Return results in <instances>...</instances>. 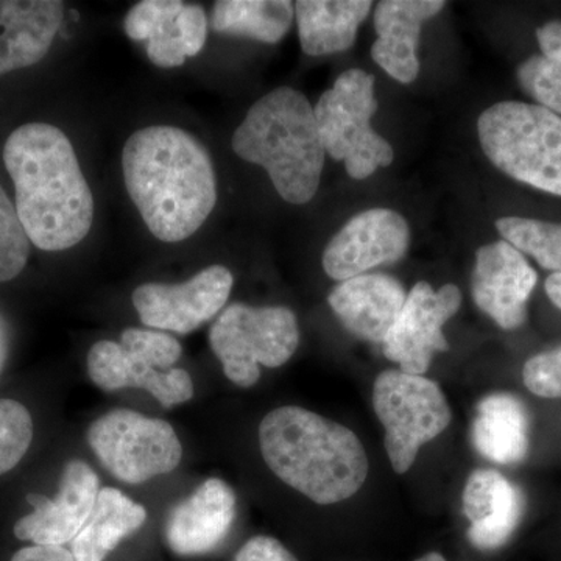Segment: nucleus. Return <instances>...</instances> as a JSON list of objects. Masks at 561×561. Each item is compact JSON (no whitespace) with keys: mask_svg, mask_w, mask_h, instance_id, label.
Here are the masks:
<instances>
[{"mask_svg":"<svg viewBox=\"0 0 561 561\" xmlns=\"http://www.w3.org/2000/svg\"><path fill=\"white\" fill-rule=\"evenodd\" d=\"M99 478L83 460H70L62 470L55 500L28 494L31 515L14 524L18 540L36 546H65L83 529L99 494Z\"/></svg>","mask_w":561,"mask_h":561,"instance_id":"15","label":"nucleus"},{"mask_svg":"<svg viewBox=\"0 0 561 561\" xmlns=\"http://www.w3.org/2000/svg\"><path fill=\"white\" fill-rule=\"evenodd\" d=\"M180 39L183 41L187 57H197L208 38V16L201 5H186L176 18Z\"/></svg>","mask_w":561,"mask_h":561,"instance_id":"31","label":"nucleus"},{"mask_svg":"<svg viewBox=\"0 0 561 561\" xmlns=\"http://www.w3.org/2000/svg\"><path fill=\"white\" fill-rule=\"evenodd\" d=\"M10 561H76L65 546H28L14 553Z\"/></svg>","mask_w":561,"mask_h":561,"instance_id":"33","label":"nucleus"},{"mask_svg":"<svg viewBox=\"0 0 561 561\" xmlns=\"http://www.w3.org/2000/svg\"><path fill=\"white\" fill-rule=\"evenodd\" d=\"M523 379L537 397L561 398V346L530 357L524 364Z\"/></svg>","mask_w":561,"mask_h":561,"instance_id":"30","label":"nucleus"},{"mask_svg":"<svg viewBox=\"0 0 561 561\" xmlns=\"http://www.w3.org/2000/svg\"><path fill=\"white\" fill-rule=\"evenodd\" d=\"M537 39L541 54L522 62L516 77L537 105L561 116V21L546 22Z\"/></svg>","mask_w":561,"mask_h":561,"instance_id":"25","label":"nucleus"},{"mask_svg":"<svg viewBox=\"0 0 561 561\" xmlns=\"http://www.w3.org/2000/svg\"><path fill=\"white\" fill-rule=\"evenodd\" d=\"M483 153L501 172L561 197V116L540 105L501 102L478 121Z\"/></svg>","mask_w":561,"mask_h":561,"instance_id":"5","label":"nucleus"},{"mask_svg":"<svg viewBox=\"0 0 561 561\" xmlns=\"http://www.w3.org/2000/svg\"><path fill=\"white\" fill-rule=\"evenodd\" d=\"M440 0H383L375 10L378 39L371 46L373 60L400 83H412L420 72L416 57L421 27L437 16Z\"/></svg>","mask_w":561,"mask_h":561,"instance_id":"19","label":"nucleus"},{"mask_svg":"<svg viewBox=\"0 0 561 561\" xmlns=\"http://www.w3.org/2000/svg\"><path fill=\"white\" fill-rule=\"evenodd\" d=\"M183 353L180 342L160 331L128 328L121 342L95 343L88 353L91 381L105 391L135 387L149 391L164 408L191 401L194 382L176 368Z\"/></svg>","mask_w":561,"mask_h":561,"instance_id":"6","label":"nucleus"},{"mask_svg":"<svg viewBox=\"0 0 561 561\" xmlns=\"http://www.w3.org/2000/svg\"><path fill=\"white\" fill-rule=\"evenodd\" d=\"M460 305L461 294L454 284L435 291L424 280L416 283L382 343L383 356L409 375L426 373L434 354L449 350L443 324L456 316Z\"/></svg>","mask_w":561,"mask_h":561,"instance_id":"12","label":"nucleus"},{"mask_svg":"<svg viewBox=\"0 0 561 561\" xmlns=\"http://www.w3.org/2000/svg\"><path fill=\"white\" fill-rule=\"evenodd\" d=\"M373 408L386 430L387 454L398 474L411 470L421 446L451 423V409L438 383L401 370L376 378Z\"/></svg>","mask_w":561,"mask_h":561,"instance_id":"9","label":"nucleus"},{"mask_svg":"<svg viewBox=\"0 0 561 561\" xmlns=\"http://www.w3.org/2000/svg\"><path fill=\"white\" fill-rule=\"evenodd\" d=\"M33 440V420L24 404L0 400V476L13 470Z\"/></svg>","mask_w":561,"mask_h":561,"instance_id":"27","label":"nucleus"},{"mask_svg":"<svg viewBox=\"0 0 561 561\" xmlns=\"http://www.w3.org/2000/svg\"><path fill=\"white\" fill-rule=\"evenodd\" d=\"M294 16L295 3L289 0H219L214 3L210 27L220 35L276 44L290 31Z\"/></svg>","mask_w":561,"mask_h":561,"instance_id":"24","label":"nucleus"},{"mask_svg":"<svg viewBox=\"0 0 561 561\" xmlns=\"http://www.w3.org/2000/svg\"><path fill=\"white\" fill-rule=\"evenodd\" d=\"M31 241L25 234L16 206L0 186V283L16 278L31 254Z\"/></svg>","mask_w":561,"mask_h":561,"instance_id":"28","label":"nucleus"},{"mask_svg":"<svg viewBox=\"0 0 561 561\" xmlns=\"http://www.w3.org/2000/svg\"><path fill=\"white\" fill-rule=\"evenodd\" d=\"M546 294H548L549 300L561 309V273H552L548 279H546Z\"/></svg>","mask_w":561,"mask_h":561,"instance_id":"34","label":"nucleus"},{"mask_svg":"<svg viewBox=\"0 0 561 561\" xmlns=\"http://www.w3.org/2000/svg\"><path fill=\"white\" fill-rule=\"evenodd\" d=\"M404 287L383 273L342 280L331 291L330 306L343 327L360 341L383 343L404 306Z\"/></svg>","mask_w":561,"mask_h":561,"instance_id":"18","label":"nucleus"},{"mask_svg":"<svg viewBox=\"0 0 561 561\" xmlns=\"http://www.w3.org/2000/svg\"><path fill=\"white\" fill-rule=\"evenodd\" d=\"M234 561H298L289 549L284 548L283 542L272 537L251 538L236 553Z\"/></svg>","mask_w":561,"mask_h":561,"instance_id":"32","label":"nucleus"},{"mask_svg":"<svg viewBox=\"0 0 561 561\" xmlns=\"http://www.w3.org/2000/svg\"><path fill=\"white\" fill-rule=\"evenodd\" d=\"M497 231L505 242L529 254L545 271L561 273V224L524 217H502Z\"/></svg>","mask_w":561,"mask_h":561,"instance_id":"26","label":"nucleus"},{"mask_svg":"<svg viewBox=\"0 0 561 561\" xmlns=\"http://www.w3.org/2000/svg\"><path fill=\"white\" fill-rule=\"evenodd\" d=\"M262 457L291 489L320 505L354 496L368 476V457L348 427L317 413L284 405L260 426Z\"/></svg>","mask_w":561,"mask_h":561,"instance_id":"3","label":"nucleus"},{"mask_svg":"<svg viewBox=\"0 0 561 561\" xmlns=\"http://www.w3.org/2000/svg\"><path fill=\"white\" fill-rule=\"evenodd\" d=\"M180 0H144L136 3L124 20V31L133 41H149L164 22L175 20L183 10Z\"/></svg>","mask_w":561,"mask_h":561,"instance_id":"29","label":"nucleus"},{"mask_svg":"<svg viewBox=\"0 0 561 561\" xmlns=\"http://www.w3.org/2000/svg\"><path fill=\"white\" fill-rule=\"evenodd\" d=\"M409 243L411 230L404 217L391 209H367L331 239L321 262L330 278L348 280L402 260Z\"/></svg>","mask_w":561,"mask_h":561,"instance_id":"13","label":"nucleus"},{"mask_svg":"<svg viewBox=\"0 0 561 561\" xmlns=\"http://www.w3.org/2000/svg\"><path fill=\"white\" fill-rule=\"evenodd\" d=\"M122 171L131 202L158 241H186L216 206V173L208 150L181 128L133 133L122 151Z\"/></svg>","mask_w":561,"mask_h":561,"instance_id":"1","label":"nucleus"},{"mask_svg":"<svg viewBox=\"0 0 561 561\" xmlns=\"http://www.w3.org/2000/svg\"><path fill=\"white\" fill-rule=\"evenodd\" d=\"M146 519L147 512L142 505L136 504L121 490L105 486L99 491L83 529L70 542V552L76 561H105L108 553L139 530Z\"/></svg>","mask_w":561,"mask_h":561,"instance_id":"23","label":"nucleus"},{"mask_svg":"<svg viewBox=\"0 0 561 561\" xmlns=\"http://www.w3.org/2000/svg\"><path fill=\"white\" fill-rule=\"evenodd\" d=\"M376 110L375 79L362 69L345 70L313 108L324 150L345 162L351 179H368L393 162L390 144L373 130Z\"/></svg>","mask_w":561,"mask_h":561,"instance_id":"7","label":"nucleus"},{"mask_svg":"<svg viewBox=\"0 0 561 561\" xmlns=\"http://www.w3.org/2000/svg\"><path fill=\"white\" fill-rule=\"evenodd\" d=\"M88 443L110 474L125 483H142L176 470L183 446L171 424L130 409L102 415L87 432Z\"/></svg>","mask_w":561,"mask_h":561,"instance_id":"10","label":"nucleus"},{"mask_svg":"<svg viewBox=\"0 0 561 561\" xmlns=\"http://www.w3.org/2000/svg\"><path fill=\"white\" fill-rule=\"evenodd\" d=\"M3 162L18 216L36 249H72L90 234L94 197L65 131L44 122L22 125L7 139Z\"/></svg>","mask_w":561,"mask_h":561,"instance_id":"2","label":"nucleus"},{"mask_svg":"<svg viewBox=\"0 0 561 561\" xmlns=\"http://www.w3.org/2000/svg\"><path fill=\"white\" fill-rule=\"evenodd\" d=\"M234 491L220 479H208L169 513L165 540L176 556H205L219 548L236 519Z\"/></svg>","mask_w":561,"mask_h":561,"instance_id":"16","label":"nucleus"},{"mask_svg":"<svg viewBox=\"0 0 561 561\" xmlns=\"http://www.w3.org/2000/svg\"><path fill=\"white\" fill-rule=\"evenodd\" d=\"M232 283L227 267L210 265L186 283L142 284L133 291V305L147 328L191 334L224 309Z\"/></svg>","mask_w":561,"mask_h":561,"instance_id":"11","label":"nucleus"},{"mask_svg":"<svg viewBox=\"0 0 561 561\" xmlns=\"http://www.w3.org/2000/svg\"><path fill=\"white\" fill-rule=\"evenodd\" d=\"M415 561H446L445 557L442 556V553L438 552H430L426 553V556L420 557L419 560Z\"/></svg>","mask_w":561,"mask_h":561,"instance_id":"35","label":"nucleus"},{"mask_svg":"<svg viewBox=\"0 0 561 561\" xmlns=\"http://www.w3.org/2000/svg\"><path fill=\"white\" fill-rule=\"evenodd\" d=\"M232 150L241 160L264 168L291 205L316 197L327 150L311 103L300 91L278 88L254 103L232 135Z\"/></svg>","mask_w":561,"mask_h":561,"instance_id":"4","label":"nucleus"},{"mask_svg":"<svg viewBox=\"0 0 561 561\" xmlns=\"http://www.w3.org/2000/svg\"><path fill=\"white\" fill-rule=\"evenodd\" d=\"M463 515L470 522L468 540L479 551L502 548L522 523L526 501L522 489L494 470H476L465 485Z\"/></svg>","mask_w":561,"mask_h":561,"instance_id":"17","label":"nucleus"},{"mask_svg":"<svg viewBox=\"0 0 561 561\" xmlns=\"http://www.w3.org/2000/svg\"><path fill=\"white\" fill-rule=\"evenodd\" d=\"M300 343L297 317L283 306L253 308L234 302L209 331V345L236 386L249 389L260 381L262 367L276 368L294 356Z\"/></svg>","mask_w":561,"mask_h":561,"instance_id":"8","label":"nucleus"},{"mask_svg":"<svg viewBox=\"0 0 561 561\" xmlns=\"http://www.w3.org/2000/svg\"><path fill=\"white\" fill-rule=\"evenodd\" d=\"M529 412L515 394L493 393L479 402L471 440L485 459L501 465L519 463L529 453Z\"/></svg>","mask_w":561,"mask_h":561,"instance_id":"21","label":"nucleus"},{"mask_svg":"<svg viewBox=\"0 0 561 561\" xmlns=\"http://www.w3.org/2000/svg\"><path fill=\"white\" fill-rule=\"evenodd\" d=\"M371 7L370 0H300L295 3L302 51L321 57L350 49Z\"/></svg>","mask_w":561,"mask_h":561,"instance_id":"22","label":"nucleus"},{"mask_svg":"<svg viewBox=\"0 0 561 561\" xmlns=\"http://www.w3.org/2000/svg\"><path fill=\"white\" fill-rule=\"evenodd\" d=\"M537 283V272L508 242L489 243L476 253L472 300L502 330H518L526 323L527 301Z\"/></svg>","mask_w":561,"mask_h":561,"instance_id":"14","label":"nucleus"},{"mask_svg":"<svg viewBox=\"0 0 561 561\" xmlns=\"http://www.w3.org/2000/svg\"><path fill=\"white\" fill-rule=\"evenodd\" d=\"M62 7L58 0L0 2V76L46 57L61 28Z\"/></svg>","mask_w":561,"mask_h":561,"instance_id":"20","label":"nucleus"}]
</instances>
